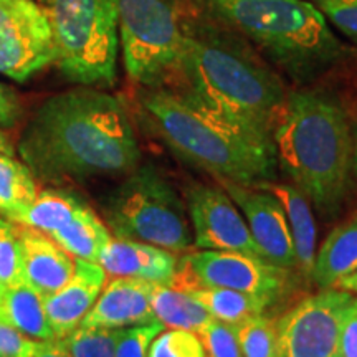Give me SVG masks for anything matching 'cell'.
I'll list each match as a JSON object with an SVG mask.
<instances>
[{
  "instance_id": "1",
  "label": "cell",
  "mask_w": 357,
  "mask_h": 357,
  "mask_svg": "<svg viewBox=\"0 0 357 357\" xmlns=\"http://www.w3.org/2000/svg\"><path fill=\"white\" fill-rule=\"evenodd\" d=\"M17 151L48 185L126 176L141 160L126 106L89 86L47 98L22 129Z\"/></svg>"
},
{
  "instance_id": "2",
  "label": "cell",
  "mask_w": 357,
  "mask_h": 357,
  "mask_svg": "<svg viewBox=\"0 0 357 357\" xmlns=\"http://www.w3.org/2000/svg\"><path fill=\"white\" fill-rule=\"evenodd\" d=\"M171 79L227 121L273 144L271 132L288 91L252 45L212 19H192Z\"/></svg>"
},
{
  "instance_id": "3",
  "label": "cell",
  "mask_w": 357,
  "mask_h": 357,
  "mask_svg": "<svg viewBox=\"0 0 357 357\" xmlns=\"http://www.w3.org/2000/svg\"><path fill=\"white\" fill-rule=\"evenodd\" d=\"M276 162L324 218L336 217L352 189L354 129L336 98L288 91L271 132Z\"/></svg>"
},
{
  "instance_id": "4",
  "label": "cell",
  "mask_w": 357,
  "mask_h": 357,
  "mask_svg": "<svg viewBox=\"0 0 357 357\" xmlns=\"http://www.w3.org/2000/svg\"><path fill=\"white\" fill-rule=\"evenodd\" d=\"M141 108L174 153L217 181L255 185L275 178L273 144L227 121L181 89L146 88Z\"/></svg>"
},
{
  "instance_id": "5",
  "label": "cell",
  "mask_w": 357,
  "mask_h": 357,
  "mask_svg": "<svg viewBox=\"0 0 357 357\" xmlns=\"http://www.w3.org/2000/svg\"><path fill=\"white\" fill-rule=\"evenodd\" d=\"M208 19L257 45L293 82L310 83L346 60L323 12L306 0H194Z\"/></svg>"
},
{
  "instance_id": "6",
  "label": "cell",
  "mask_w": 357,
  "mask_h": 357,
  "mask_svg": "<svg viewBox=\"0 0 357 357\" xmlns=\"http://www.w3.org/2000/svg\"><path fill=\"white\" fill-rule=\"evenodd\" d=\"M53 30L55 65L68 82L108 88L118 63V0H40Z\"/></svg>"
},
{
  "instance_id": "7",
  "label": "cell",
  "mask_w": 357,
  "mask_h": 357,
  "mask_svg": "<svg viewBox=\"0 0 357 357\" xmlns=\"http://www.w3.org/2000/svg\"><path fill=\"white\" fill-rule=\"evenodd\" d=\"M105 223L116 238L184 253L192 247L185 200L154 166L126 174L102 204Z\"/></svg>"
},
{
  "instance_id": "8",
  "label": "cell",
  "mask_w": 357,
  "mask_h": 357,
  "mask_svg": "<svg viewBox=\"0 0 357 357\" xmlns=\"http://www.w3.org/2000/svg\"><path fill=\"white\" fill-rule=\"evenodd\" d=\"M190 19L187 0H118L119 45L131 82L166 86Z\"/></svg>"
},
{
  "instance_id": "9",
  "label": "cell",
  "mask_w": 357,
  "mask_h": 357,
  "mask_svg": "<svg viewBox=\"0 0 357 357\" xmlns=\"http://www.w3.org/2000/svg\"><path fill=\"white\" fill-rule=\"evenodd\" d=\"M291 283L289 270L265 258L238 252L197 250L177 263L172 288L189 291L197 287H218L266 298L275 303Z\"/></svg>"
},
{
  "instance_id": "10",
  "label": "cell",
  "mask_w": 357,
  "mask_h": 357,
  "mask_svg": "<svg viewBox=\"0 0 357 357\" xmlns=\"http://www.w3.org/2000/svg\"><path fill=\"white\" fill-rule=\"evenodd\" d=\"M354 294L321 288L303 298L276 319L278 357H333L339 352L341 329Z\"/></svg>"
},
{
  "instance_id": "11",
  "label": "cell",
  "mask_w": 357,
  "mask_h": 357,
  "mask_svg": "<svg viewBox=\"0 0 357 357\" xmlns=\"http://www.w3.org/2000/svg\"><path fill=\"white\" fill-rule=\"evenodd\" d=\"M55 63L47 10L37 0H0V73L24 83Z\"/></svg>"
},
{
  "instance_id": "12",
  "label": "cell",
  "mask_w": 357,
  "mask_h": 357,
  "mask_svg": "<svg viewBox=\"0 0 357 357\" xmlns=\"http://www.w3.org/2000/svg\"><path fill=\"white\" fill-rule=\"evenodd\" d=\"M185 207L195 248L238 252L263 258L242 212L220 185H187Z\"/></svg>"
},
{
  "instance_id": "13",
  "label": "cell",
  "mask_w": 357,
  "mask_h": 357,
  "mask_svg": "<svg viewBox=\"0 0 357 357\" xmlns=\"http://www.w3.org/2000/svg\"><path fill=\"white\" fill-rule=\"evenodd\" d=\"M218 185L240 208L261 257L284 270L291 271L296 268L291 231L276 197L258 185H243L230 181H218Z\"/></svg>"
},
{
  "instance_id": "14",
  "label": "cell",
  "mask_w": 357,
  "mask_h": 357,
  "mask_svg": "<svg viewBox=\"0 0 357 357\" xmlns=\"http://www.w3.org/2000/svg\"><path fill=\"white\" fill-rule=\"evenodd\" d=\"M155 284L142 280L114 276L105 288L84 319L83 328L124 329L131 326L159 323L153 311Z\"/></svg>"
},
{
  "instance_id": "15",
  "label": "cell",
  "mask_w": 357,
  "mask_h": 357,
  "mask_svg": "<svg viewBox=\"0 0 357 357\" xmlns=\"http://www.w3.org/2000/svg\"><path fill=\"white\" fill-rule=\"evenodd\" d=\"M106 278L108 275L100 263L75 258V271L68 283L45 298L53 336L61 339L79 328L105 288Z\"/></svg>"
},
{
  "instance_id": "16",
  "label": "cell",
  "mask_w": 357,
  "mask_h": 357,
  "mask_svg": "<svg viewBox=\"0 0 357 357\" xmlns=\"http://www.w3.org/2000/svg\"><path fill=\"white\" fill-rule=\"evenodd\" d=\"M176 255L155 245L113 236L102 248L98 263L111 278L124 276L171 287L178 263Z\"/></svg>"
},
{
  "instance_id": "17",
  "label": "cell",
  "mask_w": 357,
  "mask_h": 357,
  "mask_svg": "<svg viewBox=\"0 0 357 357\" xmlns=\"http://www.w3.org/2000/svg\"><path fill=\"white\" fill-rule=\"evenodd\" d=\"M24 278L43 298L68 283L75 271V257L52 236L30 227L19 225Z\"/></svg>"
},
{
  "instance_id": "18",
  "label": "cell",
  "mask_w": 357,
  "mask_h": 357,
  "mask_svg": "<svg viewBox=\"0 0 357 357\" xmlns=\"http://www.w3.org/2000/svg\"><path fill=\"white\" fill-rule=\"evenodd\" d=\"M260 189L270 192L281 204L284 215H287L289 231L296 255V270L301 276L311 278L312 265L316 258V245H318V227H316L312 205L296 185L288 182H258L255 184Z\"/></svg>"
},
{
  "instance_id": "19",
  "label": "cell",
  "mask_w": 357,
  "mask_h": 357,
  "mask_svg": "<svg viewBox=\"0 0 357 357\" xmlns=\"http://www.w3.org/2000/svg\"><path fill=\"white\" fill-rule=\"evenodd\" d=\"M357 270V217L337 225L316 252L311 281L333 288L339 280Z\"/></svg>"
},
{
  "instance_id": "20",
  "label": "cell",
  "mask_w": 357,
  "mask_h": 357,
  "mask_svg": "<svg viewBox=\"0 0 357 357\" xmlns=\"http://www.w3.org/2000/svg\"><path fill=\"white\" fill-rule=\"evenodd\" d=\"M0 321L37 341L56 339L48 323L45 298L26 281L6 288L0 300Z\"/></svg>"
},
{
  "instance_id": "21",
  "label": "cell",
  "mask_w": 357,
  "mask_h": 357,
  "mask_svg": "<svg viewBox=\"0 0 357 357\" xmlns=\"http://www.w3.org/2000/svg\"><path fill=\"white\" fill-rule=\"evenodd\" d=\"M38 192V181L24 160L0 153V215L20 223Z\"/></svg>"
},
{
  "instance_id": "22",
  "label": "cell",
  "mask_w": 357,
  "mask_h": 357,
  "mask_svg": "<svg viewBox=\"0 0 357 357\" xmlns=\"http://www.w3.org/2000/svg\"><path fill=\"white\" fill-rule=\"evenodd\" d=\"M48 236H52L71 257L96 263L102 248L113 238L108 225L100 215H96V212L89 205H86L65 229L52 231Z\"/></svg>"
},
{
  "instance_id": "23",
  "label": "cell",
  "mask_w": 357,
  "mask_h": 357,
  "mask_svg": "<svg viewBox=\"0 0 357 357\" xmlns=\"http://www.w3.org/2000/svg\"><path fill=\"white\" fill-rule=\"evenodd\" d=\"M187 293H190L205 310L211 312L213 319L236 326L245 323L247 319L255 318V316L266 314L268 307L273 305L266 298L229 288L197 287L189 289Z\"/></svg>"
},
{
  "instance_id": "24",
  "label": "cell",
  "mask_w": 357,
  "mask_h": 357,
  "mask_svg": "<svg viewBox=\"0 0 357 357\" xmlns=\"http://www.w3.org/2000/svg\"><path fill=\"white\" fill-rule=\"evenodd\" d=\"M86 202L66 189H43L38 192L32 207L26 211L19 225L37 229L43 234H52L65 229L68 223L86 207Z\"/></svg>"
},
{
  "instance_id": "25",
  "label": "cell",
  "mask_w": 357,
  "mask_h": 357,
  "mask_svg": "<svg viewBox=\"0 0 357 357\" xmlns=\"http://www.w3.org/2000/svg\"><path fill=\"white\" fill-rule=\"evenodd\" d=\"M151 303L155 319L169 329H187L199 333L212 319L211 312L190 293L172 287L155 284Z\"/></svg>"
},
{
  "instance_id": "26",
  "label": "cell",
  "mask_w": 357,
  "mask_h": 357,
  "mask_svg": "<svg viewBox=\"0 0 357 357\" xmlns=\"http://www.w3.org/2000/svg\"><path fill=\"white\" fill-rule=\"evenodd\" d=\"M121 329L79 328L61 337L71 357H116V344Z\"/></svg>"
},
{
  "instance_id": "27",
  "label": "cell",
  "mask_w": 357,
  "mask_h": 357,
  "mask_svg": "<svg viewBox=\"0 0 357 357\" xmlns=\"http://www.w3.org/2000/svg\"><path fill=\"white\" fill-rule=\"evenodd\" d=\"M243 357H278L276 319L266 314L255 316L236 326Z\"/></svg>"
},
{
  "instance_id": "28",
  "label": "cell",
  "mask_w": 357,
  "mask_h": 357,
  "mask_svg": "<svg viewBox=\"0 0 357 357\" xmlns=\"http://www.w3.org/2000/svg\"><path fill=\"white\" fill-rule=\"evenodd\" d=\"M24 281L19 223L0 217V283L13 287Z\"/></svg>"
},
{
  "instance_id": "29",
  "label": "cell",
  "mask_w": 357,
  "mask_h": 357,
  "mask_svg": "<svg viewBox=\"0 0 357 357\" xmlns=\"http://www.w3.org/2000/svg\"><path fill=\"white\" fill-rule=\"evenodd\" d=\"M147 357H207L199 334L187 329H164L151 341Z\"/></svg>"
},
{
  "instance_id": "30",
  "label": "cell",
  "mask_w": 357,
  "mask_h": 357,
  "mask_svg": "<svg viewBox=\"0 0 357 357\" xmlns=\"http://www.w3.org/2000/svg\"><path fill=\"white\" fill-rule=\"evenodd\" d=\"M197 334L207 357H243L236 324L212 318Z\"/></svg>"
},
{
  "instance_id": "31",
  "label": "cell",
  "mask_w": 357,
  "mask_h": 357,
  "mask_svg": "<svg viewBox=\"0 0 357 357\" xmlns=\"http://www.w3.org/2000/svg\"><path fill=\"white\" fill-rule=\"evenodd\" d=\"M164 329L166 328L160 323L121 329L116 344V357H147L151 341Z\"/></svg>"
},
{
  "instance_id": "32",
  "label": "cell",
  "mask_w": 357,
  "mask_h": 357,
  "mask_svg": "<svg viewBox=\"0 0 357 357\" xmlns=\"http://www.w3.org/2000/svg\"><path fill=\"white\" fill-rule=\"evenodd\" d=\"M318 8L339 32L357 43V0H337Z\"/></svg>"
},
{
  "instance_id": "33",
  "label": "cell",
  "mask_w": 357,
  "mask_h": 357,
  "mask_svg": "<svg viewBox=\"0 0 357 357\" xmlns=\"http://www.w3.org/2000/svg\"><path fill=\"white\" fill-rule=\"evenodd\" d=\"M38 341L0 321V357H32Z\"/></svg>"
},
{
  "instance_id": "34",
  "label": "cell",
  "mask_w": 357,
  "mask_h": 357,
  "mask_svg": "<svg viewBox=\"0 0 357 357\" xmlns=\"http://www.w3.org/2000/svg\"><path fill=\"white\" fill-rule=\"evenodd\" d=\"M24 108L15 89L0 83V129H13L22 121Z\"/></svg>"
},
{
  "instance_id": "35",
  "label": "cell",
  "mask_w": 357,
  "mask_h": 357,
  "mask_svg": "<svg viewBox=\"0 0 357 357\" xmlns=\"http://www.w3.org/2000/svg\"><path fill=\"white\" fill-rule=\"evenodd\" d=\"M339 352L342 357H357V296L352 298L342 321Z\"/></svg>"
},
{
  "instance_id": "36",
  "label": "cell",
  "mask_w": 357,
  "mask_h": 357,
  "mask_svg": "<svg viewBox=\"0 0 357 357\" xmlns=\"http://www.w3.org/2000/svg\"><path fill=\"white\" fill-rule=\"evenodd\" d=\"M32 357H71L65 349L61 339H48V341H38L37 349Z\"/></svg>"
},
{
  "instance_id": "37",
  "label": "cell",
  "mask_w": 357,
  "mask_h": 357,
  "mask_svg": "<svg viewBox=\"0 0 357 357\" xmlns=\"http://www.w3.org/2000/svg\"><path fill=\"white\" fill-rule=\"evenodd\" d=\"M333 288L342 289V291H347V293H351V294H354V296H357V270L352 271L351 275L344 276L342 280H339Z\"/></svg>"
},
{
  "instance_id": "38",
  "label": "cell",
  "mask_w": 357,
  "mask_h": 357,
  "mask_svg": "<svg viewBox=\"0 0 357 357\" xmlns=\"http://www.w3.org/2000/svg\"><path fill=\"white\" fill-rule=\"evenodd\" d=\"M352 176L357 181V128L354 129V154H352Z\"/></svg>"
},
{
  "instance_id": "39",
  "label": "cell",
  "mask_w": 357,
  "mask_h": 357,
  "mask_svg": "<svg viewBox=\"0 0 357 357\" xmlns=\"http://www.w3.org/2000/svg\"><path fill=\"white\" fill-rule=\"evenodd\" d=\"M0 153H8V154H12L10 142L7 141V137L3 136L2 132H0Z\"/></svg>"
},
{
  "instance_id": "40",
  "label": "cell",
  "mask_w": 357,
  "mask_h": 357,
  "mask_svg": "<svg viewBox=\"0 0 357 357\" xmlns=\"http://www.w3.org/2000/svg\"><path fill=\"white\" fill-rule=\"evenodd\" d=\"M312 3H314L316 7H321V6H326V3H333V2H337V0H311Z\"/></svg>"
},
{
  "instance_id": "41",
  "label": "cell",
  "mask_w": 357,
  "mask_h": 357,
  "mask_svg": "<svg viewBox=\"0 0 357 357\" xmlns=\"http://www.w3.org/2000/svg\"><path fill=\"white\" fill-rule=\"evenodd\" d=\"M6 288H7V287H3V284L0 283V300H2V296H3V291H6Z\"/></svg>"
},
{
  "instance_id": "42",
  "label": "cell",
  "mask_w": 357,
  "mask_h": 357,
  "mask_svg": "<svg viewBox=\"0 0 357 357\" xmlns=\"http://www.w3.org/2000/svg\"><path fill=\"white\" fill-rule=\"evenodd\" d=\"M333 357H342L341 354H336V356H333Z\"/></svg>"
}]
</instances>
